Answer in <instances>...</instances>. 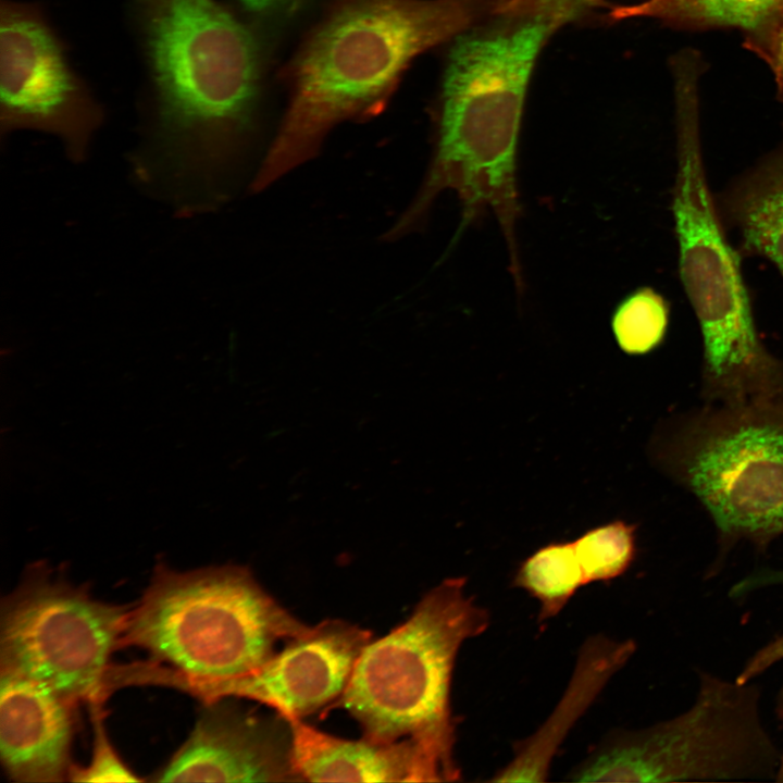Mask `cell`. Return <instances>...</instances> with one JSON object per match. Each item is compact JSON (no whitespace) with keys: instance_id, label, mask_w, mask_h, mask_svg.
<instances>
[{"instance_id":"obj_1","label":"cell","mask_w":783,"mask_h":783,"mask_svg":"<svg viewBox=\"0 0 783 783\" xmlns=\"http://www.w3.org/2000/svg\"><path fill=\"white\" fill-rule=\"evenodd\" d=\"M146 159L211 178L254 133L263 57L254 23L221 0H125Z\"/></svg>"},{"instance_id":"obj_2","label":"cell","mask_w":783,"mask_h":783,"mask_svg":"<svg viewBox=\"0 0 783 783\" xmlns=\"http://www.w3.org/2000/svg\"><path fill=\"white\" fill-rule=\"evenodd\" d=\"M556 30L538 21H481L451 40L433 159L417 197L387 233L389 239L418 229L436 197L452 189L462 208L460 231L492 211L506 240L511 273L521 276L518 141L535 61Z\"/></svg>"},{"instance_id":"obj_3","label":"cell","mask_w":783,"mask_h":783,"mask_svg":"<svg viewBox=\"0 0 783 783\" xmlns=\"http://www.w3.org/2000/svg\"><path fill=\"white\" fill-rule=\"evenodd\" d=\"M476 23L473 0H333L289 66V104L252 190L312 159L339 123L376 113L414 58Z\"/></svg>"},{"instance_id":"obj_4","label":"cell","mask_w":783,"mask_h":783,"mask_svg":"<svg viewBox=\"0 0 783 783\" xmlns=\"http://www.w3.org/2000/svg\"><path fill=\"white\" fill-rule=\"evenodd\" d=\"M699 84L692 71L673 79L676 174L671 210L680 279L703 340L700 394L707 403L783 406V360L759 335L741 253L728 239L707 182Z\"/></svg>"},{"instance_id":"obj_5","label":"cell","mask_w":783,"mask_h":783,"mask_svg":"<svg viewBox=\"0 0 783 783\" xmlns=\"http://www.w3.org/2000/svg\"><path fill=\"white\" fill-rule=\"evenodd\" d=\"M489 612L467 594L465 577L428 591L411 616L359 656L341 696L328 708L348 711L375 742L410 738L460 779L450 711L453 664L461 645L484 633Z\"/></svg>"},{"instance_id":"obj_6","label":"cell","mask_w":783,"mask_h":783,"mask_svg":"<svg viewBox=\"0 0 783 783\" xmlns=\"http://www.w3.org/2000/svg\"><path fill=\"white\" fill-rule=\"evenodd\" d=\"M241 566L177 572L158 566L137 606L127 612L123 642L171 666L175 685L249 673L278 643L310 630Z\"/></svg>"},{"instance_id":"obj_7","label":"cell","mask_w":783,"mask_h":783,"mask_svg":"<svg viewBox=\"0 0 783 783\" xmlns=\"http://www.w3.org/2000/svg\"><path fill=\"white\" fill-rule=\"evenodd\" d=\"M649 453L711 518L718 562L738 543L765 550L783 534V406L705 402L663 421Z\"/></svg>"},{"instance_id":"obj_8","label":"cell","mask_w":783,"mask_h":783,"mask_svg":"<svg viewBox=\"0 0 783 783\" xmlns=\"http://www.w3.org/2000/svg\"><path fill=\"white\" fill-rule=\"evenodd\" d=\"M781 751L766 730L760 692L700 672L684 712L642 729H616L567 774L573 782L775 781Z\"/></svg>"},{"instance_id":"obj_9","label":"cell","mask_w":783,"mask_h":783,"mask_svg":"<svg viewBox=\"0 0 783 783\" xmlns=\"http://www.w3.org/2000/svg\"><path fill=\"white\" fill-rule=\"evenodd\" d=\"M127 612L48 575L33 574L2 600L0 670L76 703L98 700Z\"/></svg>"},{"instance_id":"obj_10","label":"cell","mask_w":783,"mask_h":783,"mask_svg":"<svg viewBox=\"0 0 783 783\" xmlns=\"http://www.w3.org/2000/svg\"><path fill=\"white\" fill-rule=\"evenodd\" d=\"M104 107L75 67L70 47L38 1L0 0V133L55 136L73 160L86 157Z\"/></svg>"},{"instance_id":"obj_11","label":"cell","mask_w":783,"mask_h":783,"mask_svg":"<svg viewBox=\"0 0 783 783\" xmlns=\"http://www.w3.org/2000/svg\"><path fill=\"white\" fill-rule=\"evenodd\" d=\"M371 638V632L358 625L325 620L287 641L249 673L182 687L209 703L248 698L274 709L285 720L303 719L341 696Z\"/></svg>"},{"instance_id":"obj_12","label":"cell","mask_w":783,"mask_h":783,"mask_svg":"<svg viewBox=\"0 0 783 783\" xmlns=\"http://www.w3.org/2000/svg\"><path fill=\"white\" fill-rule=\"evenodd\" d=\"M156 782H295L289 723L210 701Z\"/></svg>"},{"instance_id":"obj_13","label":"cell","mask_w":783,"mask_h":783,"mask_svg":"<svg viewBox=\"0 0 783 783\" xmlns=\"http://www.w3.org/2000/svg\"><path fill=\"white\" fill-rule=\"evenodd\" d=\"M74 703L49 686L1 670L0 758L16 782L69 779Z\"/></svg>"},{"instance_id":"obj_14","label":"cell","mask_w":783,"mask_h":783,"mask_svg":"<svg viewBox=\"0 0 783 783\" xmlns=\"http://www.w3.org/2000/svg\"><path fill=\"white\" fill-rule=\"evenodd\" d=\"M293 761L302 781L312 782H440L439 762L417 742L345 739L324 733L302 719L286 720Z\"/></svg>"},{"instance_id":"obj_15","label":"cell","mask_w":783,"mask_h":783,"mask_svg":"<svg viewBox=\"0 0 783 783\" xmlns=\"http://www.w3.org/2000/svg\"><path fill=\"white\" fill-rule=\"evenodd\" d=\"M632 639L597 634L581 646L572 676L549 717L529 737L514 745L513 757L490 782H545L554 757L571 729L587 711L609 680L634 655Z\"/></svg>"},{"instance_id":"obj_16","label":"cell","mask_w":783,"mask_h":783,"mask_svg":"<svg viewBox=\"0 0 783 783\" xmlns=\"http://www.w3.org/2000/svg\"><path fill=\"white\" fill-rule=\"evenodd\" d=\"M716 201L724 225L741 237V256L768 259L783 277V146L735 177Z\"/></svg>"},{"instance_id":"obj_17","label":"cell","mask_w":783,"mask_h":783,"mask_svg":"<svg viewBox=\"0 0 783 783\" xmlns=\"http://www.w3.org/2000/svg\"><path fill=\"white\" fill-rule=\"evenodd\" d=\"M783 0H643L611 10L613 21L650 17L678 30L737 29L744 38L761 30Z\"/></svg>"},{"instance_id":"obj_18","label":"cell","mask_w":783,"mask_h":783,"mask_svg":"<svg viewBox=\"0 0 783 783\" xmlns=\"http://www.w3.org/2000/svg\"><path fill=\"white\" fill-rule=\"evenodd\" d=\"M585 584L573 542H554L538 548L521 562L512 580L514 587L538 601L539 622L558 616Z\"/></svg>"},{"instance_id":"obj_19","label":"cell","mask_w":783,"mask_h":783,"mask_svg":"<svg viewBox=\"0 0 783 783\" xmlns=\"http://www.w3.org/2000/svg\"><path fill=\"white\" fill-rule=\"evenodd\" d=\"M669 322V301L654 288L645 286L617 304L611 316V330L624 353L643 356L662 345Z\"/></svg>"},{"instance_id":"obj_20","label":"cell","mask_w":783,"mask_h":783,"mask_svg":"<svg viewBox=\"0 0 783 783\" xmlns=\"http://www.w3.org/2000/svg\"><path fill=\"white\" fill-rule=\"evenodd\" d=\"M585 583L622 575L636 555V525L614 520L582 534L573 542Z\"/></svg>"},{"instance_id":"obj_21","label":"cell","mask_w":783,"mask_h":783,"mask_svg":"<svg viewBox=\"0 0 783 783\" xmlns=\"http://www.w3.org/2000/svg\"><path fill=\"white\" fill-rule=\"evenodd\" d=\"M480 21L544 22L557 30L608 5L609 0H473Z\"/></svg>"},{"instance_id":"obj_22","label":"cell","mask_w":783,"mask_h":783,"mask_svg":"<svg viewBox=\"0 0 783 783\" xmlns=\"http://www.w3.org/2000/svg\"><path fill=\"white\" fill-rule=\"evenodd\" d=\"M95 739L91 760L87 767L72 766L69 780L73 782H138L140 779L122 761L111 746L98 709L99 700L91 701Z\"/></svg>"},{"instance_id":"obj_23","label":"cell","mask_w":783,"mask_h":783,"mask_svg":"<svg viewBox=\"0 0 783 783\" xmlns=\"http://www.w3.org/2000/svg\"><path fill=\"white\" fill-rule=\"evenodd\" d=\"M743 46L768 65L783 103V5L761 30L745 37Z\"/></svg>"},{"instance_id":"obj_24","label":"cell","mask_w":783,"mask_h":783,"mask_svg":"<svg viewBox=\"0 0 783 783\" xmlns=\"http://www.w3.org/2000/svg\"><path fill=\"white\" fill-rule=\"evenodd\" d=\"M302 2L303 0H231V4L254 24L289 17Z\"/></svg>"},{"instance_id":"obj_25","label":"cell","mask_w":783,"mask_h":783,"mask_svg":"<svg viewBox=\"0 0 783 783\" xmlns=\"http://www.w3.org/2000/svg\"><path fill=\"white\" fill-rule=\"evenodd\" d=\"M781 660H783V632L753 654L736 680L742 683L753 681Z\"/></svg>"},{"instance_id":"obj_26","label":"cell","mask_w":783,"mask_h":783,"mask_svg":"<svg viewBox=\"0 0 783 783\" xmlns=\"http://www.w3.org/2000/svg\"><path fill=\"white\" fill-rule=\"evenodd\" d=\"M780 716L783 721V688H782V694L780 697ZM775 782L783 783V750L781 751L780 765H779Z\"/></svg>"},{"instance_id":"obj_27","label":"cell","mask_w":783,"mask_h":783,"mask_svg":"<svg viewBox=\"0 0 783 783\" xmlns=\"http://www.w3.org/2000/svg\"><path fill=\"white\" fill-rule=\"evenodd\" d=\"M772 580L776 585H783V570H774Z\"/></svg>"}]
</instances>
